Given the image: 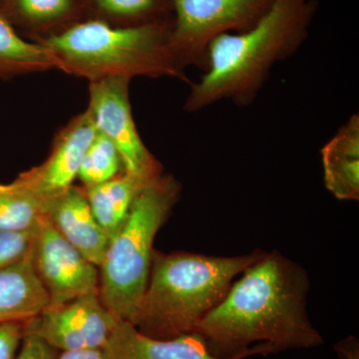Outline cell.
Masks as SVG:
<instances>
[{
  "label": "cell",
  "instance_id": "1",
  "mask_svg": "<svg viewBox=\"0 0 359 359\" xmlns=\"http://www.w3.org/2000/svg\"><path fill=\"white\" fill-rule=\"evenodd\" d=\"M309 287L301 264L278 250L264 252L233 283L195 332L219 358L320 346L323 337L306 311Z\"/></svg>",
  "mask_w": 359,
  "mask_h": 359
},
{
  "label": "cell",
  "instance_id": "2",
  "mask_svg": "<svg viewBox=\"0 0 359 359\" xmlns=\"http://www.w3.org/2000/svg\"><path fill=\"white\" fill-rule=\"evenodd\" d=\"M316 9V0H275L249 29L212 40L205 73L190 84L184 110L197 113L226 100L240 107L254 103L276 63L308 39Z\"/></svg>",
  "mask_w": 359,
  "mask_h": 359
},
{
  "label": "cell",
  "instance_id": "3",
  "mask_svg": "<svg viewBox=\"0 0 359 359\" xmlns=\"http://www.w3.org/2000/svg\"><path fill=\"white\" fill-rule=\"evenodd\" d=\"M256 250L237 257L154 250L147 287L132 325L155 339L192 334L224 299L233 278L259 261Z\"/></svg>",
  "mask_w": 359,
  "mask_h": 359
},
{
  "label": "cell",
  "instance_id": "4",
  "mask_svg": "<svg viewBox=\"0 0 359 359\" xmlns=\"http://www.w3.org/2000/svg\"><path fill=\"white\" fill-rule=\"evenodd\" d=\"M172 25L119 27L82 20L39 40L57 59L59 71L89 82L108 78H172L191 84L172 51Z\"/></svg>",
  "mask_w": 359,
  "mask_h": 359
},
{
  "label": "cell",
  "instance_id": "5",
  "mask_svg": "<svg viewBox=\"0 0 359 359\" xmlns=\"http://www.w3.org/2000/svg\"><path fill=\"white\" fill-rule=\"evenodd\" d=\"M181 184L161 174L137 194L99 266L98 295L116 318L132 323L147 287L154 241L181 197Z\"/></svg>",
  "mask_w": 359,
  "mask_h": 359
},
{
  "label": "cell",
  "instance_id": "6",
  "mask_svg": "<svg viewBox=\"0 0 359 359\" xmlns=\"http://www.w3.org/2000/svg\"><path fill=\"white\" fill-rule=\"evenodd\" d=\"M275 0H172V51L180 66L205 68L208 47L226 33L249 29Z\"/></svg>",
  "mask_w": 359,
  "mask_h": 359
},
{
  "label": "cell",
  "instance_id": "7",
  "mask_svg": "<svg viewBox=\"0 0 359 359\" xmlns=\"http://www.w3.org/2000/svg\"><path fill=\"white\" fill-rule=\"evenodd\" d=\"M130 82L125 78L89 82L87 110L97 133L109 139L119 152L123 172L153 180L163 174V167L146 147L135 124Z\"/></svg>",
  "mask_w": 359,
  "mask_h": 359
},
{
  "label": "cell",
  "instance_id": "8",
  "mask_svg": "<svg viewBox=\"0 0 359 359\" xmlns=\"http://www.w3.org/2000/svg\"><path fill=\"white\" fill-rule=\"evenodd\" d=\"M32 255L33 268L48 295V306L98 294V266L71 245L47 217L35 230Z\"/></svg>",
  "mask_w": 359,
  "mask_h": 359
},
{
  "label": "cell",
  "instance_id": "9",
  "mask_svg": "<svg viewBox=\"0 0 359 359\" xmlns=\"http://www.w3.org/2000/svg\"><path fill=\"white\" fill-rule=\"evenodd\" d=\"M119 320L98 294H87L47 306L25 321V334L36 335L57 351L102 349Z\"/></svg>",
  "mask_w": 359,
  "mask_h": 359
},
{
  "label": "cell",
  "instance_id": "10",
  "mask_svg": "<svg viewBox=\"0 0 359 359\" xmlns=\"http://www.w3.org/2000/svg\"><path fill=\"white\" fill-rule=\"evenodd\" d=\"M95 135V126L86 109L59 130L46 160L22 172L16 180L47 205L74 185L85 153Z\"/></svg>",
  "mask_w": 359,
  "mask_h": 359
},
{
  "label": "cell",
  "instance_id": "11",
  "mask_svg": "<svg viewBox=\"0 0 359 359\" xmlns=\"http://www.w3.org/2000/svg\"><path fill=\"white\" fill-rule=\"evenodd\" d=\"M46 217L71 245L99 269L109 238L97 222L83 187L71 186L47 203Z\"/></svg>",
  "mask_w": 359,
  "mask_h": 359
},
{
  "label": "cell",
  "instance_id": "12",
  "mask_svg": "<svg viewBox=\"0 0 359 359\" xmlns=\"http://www.w3.org/2000/svg\"><path fill=\"white\" fill-rule=\"evenodd\" d=\"M102 353L104 359H244L216 358L196 332L155 339L142 334L126 320L118 321Z\"/></svg>",
  "mask_w": 359,
  "mask_h": 359
},
{
  "label": "cell",
  "instance_id": "13",
  "mask_svg": "<svg viewBox=\"0 0 359 359\" xmlns=\"http://www.w3.org/2000/svg\"><path fill=\"white\" fill-rule=\"evenodd\" d=\"M0 13L33 41L48 39L84 20L82 0H2Z\"/></svg>",
  "mask_w": 359,
  "mask_h": 359
},
{
  "label": "cell",
  "instance_id": "14",
  "mask_svg": "<svg viewBox=\"0 0 359 359\" xmlns=\"http://www.w3.org/2000/svg\"><path fill=\"white\" fill-rule=\"evenodd\" d=\"M323 182L337 200H359V116L353 114L321 148Z\"/></svg>",
  "mask_w": 359,
  "mask_h": 359
},
{
  "label": "cell",
  "instance_id": "15",
  "mask_svg": "<svg viewBox=\"0 0 359 359\" xmlns=\"http://www.w3.org/2000/svg\"><path fill=\"white\" fill-rule=\"evenodd\" d=\"M48 304V295L33 268L32 250L0 271V325L30 320Z\"/></svg>",
  "mask_w": 359,
  "mask_h": 359
},
{
  "label": "cell",
  "instance_id": "16",
  "mask_svg": "<svg viewBox=\"0 0 359 359\" xmlns=\"http://www.w3.org/2000/svg\"><path fill=\"white\" fill-rule=\"evenodd\" d=\"M83 20L119 27L173 25L172 0H82Z\"/></svg>",
  "mask_w": 359,
  "mask_h": 359
},
{
  "label": "cell",
  "instance_id": "17",
  "mask_svg": "<svg viewBox=\"0 0 359 359\" xmlns=\"http://www.w3.org/2000/svg\"><path fill=\"white\" fill-rule=\"evenodd\" d=\"M150 181L122 172L105 183L83 187L90 208L109 242L126 219L137 194Z\"/></svg>",
  "mask_w": 359,
  "mask_h": 359
},
{
  "label": "cell",
  "instance_id": "18",
  "mask_svg": "<svg viewBox=\"0 0 359 359\" xmlns=\"http://www.w3.org/2000/svg\"><path fill=\"white\" fill-rule=\"evenodd\" d=\"M59 70L57 59L43 44L26 39L0 13V79Z\"/></svg>",
  "mask_w": 359,
  "mask_h": 359
},
{
  "label": "cell",
  "instance_id": "19",
  "mask_svg": "<svg viewBox=\"0 0 359 359\" xmlns=\"http://www.w3.org/2000/svg\"><path fill=\"white\" fill-rule=\"evenodd\" d=\"M46 217V204L18 180L0 184V229L34 230Z\"/></svg>",
  "mask_w": 359,
  "mask_h": 359
},
{
  "label": "cell",
  "instance_id": "20",
  "mask_svg": "<svg viewBox=\"0 0 359 359\" xmlns=\"http://www.w3.org/2000/svg\"><path fill=\"white\" fill-rule=\"evenodd\" d=\"M123 172L119 152L114 144L103 135L97 133L85 153L79 173L83 186L90 187L105 183Z\"/></svg>",
  "mask_w": 359,
  "mask_h": 359
},
{
  "label": "cell",
  "instance_id": "21",
  "mask_svg": "<svg viewBox=\"0 0 359 359\" xmlns=\"http://www.w3.org/2000/svg\"><path fill=\"white\" fill-rule=\"evenodd\" d=\"M35 230L11 231L0 229V271L25 259L32 249Z\"/></svg>",
  "mask_w": 359,
  "mask_h": 359
},
{
  "label": "cell",
  "instance_id": "22",
  "mask_svg": "<svg viewBox=\"0 0 359 359\" xmlns=\"http://www.w3.org/2000/svg\"><path fill=\"white\" fill-rule=\"evenodd\" d=\"M25 321L0 325V359H14L25 335Z\"/></svg>",
  "mask_w": 359,
  "mask_h": 359
},
{
  "label": "cell",
  "instance_id": "23",
  "mask_svg": "<svg viewBox=\"0 0 359 359\" xmlns=\"http://www.w3.org/2000/svg\"><path fill=\"white\" fill-rule=\"evenodd\" d=\"M57 349L34 334H25L16 359H56Z\"/></svg>",
  "mask_w": 359,
  "mask_h": 359
},
{
  "label": "cell",
  "instance_id": "24",
  "mask_svg": "<svg viewBox=\"0 0 359 359\" xmlns=\"http://www.w3.org/2000/svg\"><path fill=\"white\" fill-rule=\"evenodd\" d=\"M56 359H104L102 349L62 351Z\"/></svg>",
  "mask_w": 359,
  "mask_h": 359
},
{
  "label": "cell",
  "instance_id": "25",
  "mask_svg": "<svg viewBox=\"0 0 359 359\" xmlns=\"http://www.w3.org/2000/svg\"><path fill=\"white\" fill-rule=\"evenodd\" d=\"M2 0H0V4H1Z\"/></svg>",
  "mask_w": 359,
  "mask_h": 359
}]
</instances>
